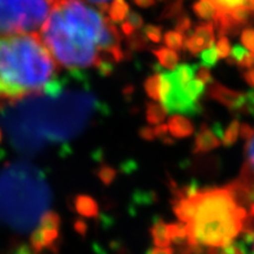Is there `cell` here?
<instances>
[{
	"mask_svg": "<svg viewBox=\"0 0 254 254\" xmlns=\"http://www.w3.org/2000/svg\"><path fill=\"white\" fill-rule=\"evenodd\" d=\"M154 129V134L155 136H158V138H165V136L167 135V133L170 132V129H168V126L165 125V124H159V125L155 126Z\"/></svg>",
	"mask_w": 254,
	"mask_h": 254,
	"instance_id": "41",
	"label": "cell"
},
{
	"mask_svg": "<svg viewBox=\"0 0 254 254\" xmlns=\"http://www.w3.org/2000/svg\"><path fill=\"white\" fill-rule=\"evenodd\" d=\"M140 135L144 139H146V140H153L155 138L154 129H152L151 127H142L140 131Z\"/></svg>",
	"mask_w": 254,
	"mask_h": 254,
	"instance_id": "42",
	"label": "cell"
},
{
	"mask_svg": "<svg viewBox=\"0 0 254 254\" xmlns=\"http://www.w3.org/2000/svg\"><path fill=\"white\" fill-rule=\"evenodd\" d=\"M253 252H254V243H253Z\"/></svg>",
	"mask_w": 254,
	"mask_h": 254,
	"instance_id": "48",
	"label": "cell"
},
{
	"mask_svg": "<svg viewBox=\"0 0 254 254\" xmlns=\"http://www.w3.org/2000/svg\"><path fill=\"white\" fill-rule=\"evenodd\" d=\"M154 71L157 73L152 74L144 82V88L148 97L153 100H159L160 92V65H154Z\"/></svg>",
	"mask_w": 254,
	"mask_h": 254,
	"instance_id": "15",
	"label": "cell"
},
{
	"mask_svg": "<svg viewBox=\"0 0 254 254\" xmlns=\"http://www.w3.org/2000/svg\"><path fill=\"white\" fill-rule=\"evenodd\" d=\"M120 28H122V32H123V34L124 36H125L126 38L127 37H129V36H132L133 33H134V32L136 31L135 28H134V26H133V25L129 23L128 20H124L123 23H122V26H120Z\"/></svg>",
	"mask_w": 254,
	"mask_h": 254,
	"instance_id": "40",
	"label": "cell"
},
{
	"mask_svg": "<svg viewBox=\"0 0 254 254\" xmlns=\"http://www.w3.org/2000/svg\"><path fill=\"white\" fill-rule=\"evenodd\" d=\"M230 14L238 24L246 26L247 24H250L251 18H252V9L249 7H238L232 9Z\"/></svg>",
	"mask_w": 254,
	"mask_h": 254,
	"instance_id": "29",
	"label": "cell"
},
{
	"mask_svg": "<svg viewBox=\"0 0 254 254\" xmlns=\"http://www.w3.org/2000/svg\"><path fill=\"white\" fill-rule=\"evenodd\" d=\"M240 135V124L238 120H233L230 125L227 126V128L224 131L222 134L221 142L225 146H232L234 145L238 140V136Z\"/></svg>",
	"mask_w": 254,
	"mask_h": 254,
	"instance_id": "22",
	"label": "cell"
},
{
	"mask_svg": "<svg viewBox=\"0 0 254 254\" xmlns=\"http://www.w3.org/2000/svg\"><path fill=\"white\" fill-rule=\"evenodd\" d=\"M233 114L236 116H252L254 117V90H250L245 93L243 103Z\"/></svg>",
	"mask_w": 254,
	"mask_h": 254,
	"instance_id": "25",
	"label": "cell"
},
{
	"mask_svg": "<svg viewBox=\"0 0 254 254\" xmlns=\"http://www.w3.org/2000/svg\"><path fill=\"white\" fill-rule=\"evenodd\" d=\"M133 1H134L139 7L142 8H148L155 4V0H133Z\"/></svg>",
	"mask_w": 254,
	"mask_h": 254,
	"instance_id": "46",
	"label": "cell"
},
{
	"mask_svg": "<svg viewBox=\"0 0 254 254\" xmlns=\"http://www.w3.org/2000/svg\"><path fill=\"white\" fill-rule=\"evenodd\" d=\"M109 18L112 23H123L129 14V6L126 0H112L107 8Z\"/></svg>",
	"mask_w": 254,
	"mask_h": 254,
	"instance_id": "12",
	"label": "cell"
},
{
	"mask_svg": "<svg viewBox=\"0 0 254 254\" xmlns=\"http://www.w3.org/2000/svg\"><path fill=\"white\" fill-rule=\"evenodd\" d=\"M151 234L154 245L157 247H170L172 243L167 234V224H165L163 220H158L152 226Z\"/></svg>",
	"mask_w": 254,
	"mask_h": 254,
	"instance_id": "14",
	"label": "cell"
},
{
	"mask_svg": "<svg viewBox=\"0 0 254 254\" xmlns=\"http://www.w3.org/2000/svg\"><path fill=\"white\" fill-rule=\"evenodd\" d=\"M0 138H1V131H0Z\"/></svg>",
	"mask_w": 254,
	"mask_h": 254,
	"instance_id": "47",
	"label": "cell"
},
{
	"mask_svg": "<svg viewBox=\"0 0 254 254\" xmlns=\"http://www.w3.org/2000/svg\"><path fill=\"white\" fill-rule=\"evenodd\" d=\"M167 126L171 134L176 136V138H187V136L192 135L193 132H194L193 124L184 116H180V114H173L168 119Z\"/></svg>",
	"mask_w": 254,
	"mask_h": 254,
	"instance_id": "10",
	"label": "cell"
},
{
	"mask_svg": "<svg viewBox=\"0 0 254 254\" xmlns=\"http://www.w3.org/2000/svg\"><path fill=\"white\" fill-rule=\"evenodd\" d=\"M215 6L217 9L231 12L232 9L238 7H249L253 11L254 9V0H208Z\"/></svg>",
	"mask_w": 254,
	"mask_h": 254,
	"instance_id": "16",
	"label": "cell"
},
{
	"mask_svg": "<svg viewBox=\"0 0 254 254\" xmlns=\"http://www.w3.org/2000/svg\"><path fill=\"white\" fill-rule=\"evenodd\" d=\"M113 24L82 0H60L39 34L59 66L68 71L97 67L107 75L114 64L129 57Z\"/></svg>",
	"mask_w": 254,
	"mask_h": 254,
	"instance_id": "1",
	"label": "cell"
},
{
	"mask_svg": "<svg viewBox=\"0 0 254 254\" xmlns=\"http://www.w3.org/2000/svg\"><path fill=\"white\" fill-rule=\"evenodd\" d=\"M193 12H194L196 17H199L202 20H211L214 18L217 8L208 0H199L193 4Z\"/></svg>",
	"mask_w": 254,
	"mask_h": 254,
	"instance_id": "17",
	"label": "cell"
},
{
	"mask_svg": "<svg viewBox=\"0 0 254 254\" xmlns=\"http://www.w3.org/2000/svg\"><path fill=\"white\" fill-rule=\"evenodd\" d=\"M215 50H217L218 57L220 59H227L230 57L231 53V43L230 39H228L227 36L219 37V40L215 45Z\"/></svg>",
	"mask_w": 254,
	"mask_h": 254,
	"instance_id": "31",
	"label": "cell"
},
{
	"mask_svg": "<svg viewBox=\"0 0 254 254\" xmlns=\"http://www.w3.org/2000/svg\"><path fill=\"white\" fill-rule=\"evenodd\" d=\"M195 77L204 85H209L213 82V78H212L209 68L204 67V66H200V67H198V71L195 73Z\"/></svg>",
	"mask_w": 254,
	"mask_h": 254,
	"instance_id": "36",
	"label": "cell"
},
{
	"mask_svg": "<svg viewBox=\"0 0 254 254\" xmlns=\"http://www.w3.org/2000/svg\"><path fill=\"white\" fill-rule=\"evenodd\" d=\"M58 66L39 33L0 36V109L45 91Z\"/></svg>",
	"mask_w": 254,
	"mask_h": 254,
	"instance_id": "4",
	"label": "cell"
},
{
	"mask_svg": "<svg viewBox=\"0 0 254 254\" xmlns=\"http://www.w3.org/2000/svg\"><path fill=\"white\" fill-rule=\"evenodd\" d=\"M88 1L92 2V4L97 5L98 7L100 8L101 12L107 11V8H109V5H110V0H88Z\"/></svg>",
	"mask_w": 254,
	"mask_h": 254,
	"instance_id": "44",
	"label": "cell"
},
{
	"mask_svg": "<svg viewBox=\"0 0 254 254\" xmlns=\"http://www.w3.org/2000/svg\"><path fill=\"white\" fill-rule=\"evenodd\" d=\"M205 86L206 85L202 84L201 81L198 80V79H195V80L193 79V80L185 87V92L190 99L199 103V99L201 98V95L204 94L205 92Z\"/></svg>",
	"mask_w": 254,
	"mask_h": 254,
	"instance_id": "27",
	"label": "cell"
},
{
	"mask_svg": "<svg viewBox=\"0 0 254 254\" xmlns=\"http://www.w3.org/2000/svg\"><path fill=\"white\" fill-rule=\"evenodd\" d=\"M240 68H251L254 65V57L252 53L247 52V55L244 57L243 60L237 64Z\"/></svg>",
	"mask_w": 254,
	"mask_h": 254,
	"instance_id": "39",
	"label": "cell"
},
{
	"mask_svg": "<svg viewBox=\"0 0 254 254\" xmlns=\"http://www.w3.org/2000/svg\"><path fill=\"white\" fill-rule=\"evenodd\" d=\"M198 71V65H190V64H183V65L178 66L176 69H173V75L179 82L180 86L185 88L193 78L195 77V73Z\"/></svg>",
	"mask_w": 254,
	"mask_h": 254,
	"instance_id": "13",
	"label": "cell"
},
{
	"mask_svg": "<svg viewBox=\"0 0 254 254\" xmlns=\"http://www.w3.org/2000/svg\"><path fill=\"white\" fill-rule=\"evenodd\" d=\"M241 43L247 50L254 51V28H245L241 31Z\"/></svg>",
	"mask_w": 254,
	"mask_h": 254,
	"instance_id": "35",
	"label": "cell"
},
{
	"mask_svg": "<svg viewBox=\"0 0 254 254\" xmlns=\"http://www.w3.org/2000/svg\"><path fill=\"white\" fill-rule=\"evenodd\" d=\"M194 33L205 41L208 47L214 46V24L211 21L200 23L195 26Z\"/></svg>",
	"mask_w": 254,
	"mask_h": 254,
	"instance_id": "19",
	"label": "cell"
},
{
	"mask_svg": "<svg viewBox=\"0 0 254 254\" xmlns=\"http://www.w3.org/2000/svg\"><path fill=\"white\" fill-rule=\"evenodd\" d=\"M208 95L212 99L217 100L218 103L226 106L233 114L243 103L244 98H245V92L231 90V88L225 87L224 85L219 84V82L213 81L211 86L208 87Z\"/></svg>",
	"mask_w": 254,
	"mask_h": 254,
	"instance_id": "8",
	"label": "cell"
},
{
	"mask_svg": "<svg viewBox=\"0 0 254 254\" xmlns=\"http://www.w3.org/2000/svg\"><path fill=\"white\" fill-rule=\"evenodd\" d=\"M245 155H246V161L245 164L254 176V135L247 141L246 148H245Z\"/></svg>",
	"mask_w": 254,
	"mask_h": 254,
	"instance_id": "34",
	"label": "cell"
},
{
	"mask_svg": "<svg viewBox=\"0 0 254 254\" xmlns=\"http://www.w3.org/2000/svg\"><path fill=\"white\" fill-rule=\"evenodd\" d=\"M184 12V0H168L160 19H174Z\"/></svg>",
	"mask_w": 254,
	"mask_h": 254,
	"instance_id": "23",
	"label": "cell"
},
{
	"mask_svg": "<svg viewBox=\"0 0 254 254\" xmlns=\"http://www.w3.org/2000/svg\"><path fill=\"white\" fill-rule=\"evenodd\" d=\"M150 254H174V251L171 247H155Z\"/></svg>",
	"mask_w": 254,
	"mask_h": 254,
	"instance_id": "45",
	"label": "cell"
},
{
	"mask_svg": "<svg viewBox=\"0 0 254 254\" xmlns=\"http://www.w3.org/2000/svg\"><path fill=\"white\" fill-rule=\"evenodd\" d=\"M49 193L45 182L34 168L14 165L0 176V219L19 230L39 221Z\"/></svg>",
	"mask_w": 254,
	"mask_h": 254,
	"instance_id": "5",
	"label": "cell"
},
{
	"mask_svg": "<svg viewBox=\"0 0 254 254\" xmlns=\"http://www.w3.org/2000/svg\"><path fill=\"white\" fill-rule=\"evenodd\" d=\"M166 117V111L160 104L148 103L146 106V119L152 125H159L164 122Z\"/></svg>",
	"mask_w": 254,
	"mask_h": 254,
	"instance_id": "18",
	"label": "cell"
},
{
	"mask_svg": "<svg viewBox=\"0 0 254 254\" xmlns=\"http://www.w3.org/2000/svg\"><path fill=\"white\" fill-rule=\"evenodd\" d=\"M59 221L58 217L50 213L40 220L39 227L32 237V244L36 249L40 250L47 245H51L58 236Z\"/></svg>",
	"mask_w": 254,
	"mask_h": 254,
	"instance_id": "7",
	"label": "cell"
},
{
	"mask_svg": "<svg viewBox=\"0 0 254 254\" xmlns=\"http://www.w3.org/2000/svg\"><path fill=\"white\" fill-rule=\"evenodd\" d=\"M77 208L81 214L91 215L94 213L95 204L93 200L90 198H80L77 201Z\"/></svg>",
	"mask_w": 254,
	"mask_h": 254,
	"instance_id": "32",
	"label": "cell"
},
{
	"mask_svg": "<svg viewBox=\"0 0 254 254\" xmlns=\"http://www.w3.org/2000/svg\"><path fill=\"white\" fill-rule=\"evenodd\" d=\"M127 20L134 26L136 31L140 30V28L144 26V19H142V17L138 13V12H134V11L129 12V14L127 15Z\"/></svg>",
	"mask_w": 254,
	"mask_h": 254,
	"instance_id": "37",
	"label": "cell"
},
{
	"mask_svg": "<svg viewBox=\"0 0 254 254\" xmlns=\"http://www.w3.org/2000/svg\"><path fill=\"white\" fill-rule=\"evenodd\" d=\"M174 213L186 225L187 244L207 247L230 245L243 231L246 209L227 186L198 189L189 185L186 194L173 200Z\"/></svg>",
	"mask_w": 254,
	"mask_h": 254,
	"instance_id": "3",
	"label": "cell"
},
{
	"mask_svg": "<svg viewBox=\"0 0 254 254\" xmlns=\"http://www.w3.org/2000/svg\"><path fill=\"white\" fill-rule=\"evenodd\" d=\"M247 52H249V51L244 49L243 46L234 45L233 49L231 50V57L227 58V63L230 64V65H237V64L241 62L244 57L247 55Z\"/></svg>",
	"mask_w": 254,
	"mask_h": 254,
	"instance_id": "33",
	"label": "cell"
},
{
	"mask_svg": "<svg viewBox=\"0 0 254 254\" xmlns=\"http://www.w3.org/2000/svg\"><path fill=\"white\" fill-rule=\"evenodd\" d=\"M163 39L165 41V45L170 47L173 51H182L184 47V40L185 37L178 31H167L164 34Z\"/></svg>",
	"mask_w": 254,
	"mask_h": 254,
	"instance_id": "24",
	"label": "cell"
},
{
	"mask_svg": "<svg viewBox=\"0 0 254 254\" xmlns=\"http://www.w3.org/2000/svg\"><path fill=\"white\" fill-rule=\"evenodd\" d=\"M174 28L176 31L182 33L184 37H186L187 34H190L192 32V20H190V15L183 12L182 14L178 15L174 21Z\"/></svg>",
	"mask_w": 254,
	"mask_h": 254,
	"instance_id": "28",
	"label": "cell"
},
{
	"mask_svg": "<svg viewBox=\"0 0 254 254\" xmlns=\"http://www.w3.org/2000/svg\"><path fill=\"white\" fill-rule=\"evenodd\" d=\"M167 234L172 243L179 245L184 240L187 239V228L184 222H172L167 224Z\"/></svg>",
	"mask_w": 254,
	"mask_h": 254,
	"instance_id": "20",
	"label": "cell"
},
{
	"mask_svg": "<svg viewBox=\"0 0 254 254\" xmlns=\"http://www.w3.org/2000/svg\"><path fill=\"white\" fill-rule=\"evenodd\" d=\"M254 135V127H252L250 124H243L240 126V136L244 140L249 141L251 138Z\"/></svg>",
	"mask_w": 254,
	"mask_h": 254,
	"instance_id": "38",
	"label": "cell"
},
{
	"mask_svg": "<svg viewBox=\"0 0 254 254\" xmlns=\"http://www.w3.org/2000/svg\"><path fill=\"white\" fill-rule=\"evenodd\" d=\"M243 77L245 79V81L250 85L251 87L254 88V68H251L249 71L243 73Z\"/></svg>",
	"mask_w": 254,
	"mask_h": 254,
	"instance_id": "43",
	"label": "cell"
},
{
	"mask_svg": "<svg viewBox=\"0 0 254 254\" xmlns=\"http://www.w3.org/2000/svg\"><path fill=\"white\" fill-rule=\"evenodd\" d=\"M218 53L215 50V46H211L208 49H206L200 53V65L204 66V67L212 68L217 65L218 63Z\"/></svg>",
	"mask_w": 254,
	"mask_h": 254,
	"instance_id": "26",
	"label": "cell"
},
{
	"mask_svg": "<svg viewBox=\"0 0 254 254\" xmlns=\"http://www.w3.org/2000/svg\"><path fill=\"white\" fill-rule=\"evenodd\" d=\"M127 47L131 51H135V52H140L147 49L148 46V39L146 38L142 31H135L132 36L127 37Z\"/></svg>",
	"mask_w": 254,
	"mask_h": 254,
	"instance_id": "21",
	"label": "cell"
},
{
	"mask_svg": "<svg viewBox=\"0 0 254 254\" xmlns=\"http://www.w3.org/2000/svg\"><path fill=\"white\" fill-rule=\"evenodd\" d=\"M220 144V138L212 131V128H208L207 125L204 124L200 127L199 132L196 133L193 151L195 153H206V152L215 150Z\"/></svg>",
	"mask_w": 254,
	"mask_h": 254,
	"instance_id": "9",
	"label": "cell"
},
{
	"mask_svg": "<svg viewBox=\"0 0 254 254\" xmlns=\"http://www.w3.org/2000/svg\"><path fill=\"white\" fill-rule=\"evenodd\" d=\"M66 85L67 79H57L45 91L0 109L5 128L18 148L33 151L46 142L66 140L90 123L99 105L93 93L85 86Z\"/></svg>",
	"mask_w": 254,
	"mask_h": 254,
	"instance_id": "2",
	"label": "cell"
},
{
	"mask_svg": "<svg viewBox=\"0 0 254 254\" xmlns=\"http://www.w3.org/2000/svg\"><path fill=\"white\" fill-rule=\"evenodd\" d=\"M159 1H161V0H159Z\"/></svg>",
	"mask_w": 254,
	"mask_h": 254,
	"instance_id": "50",
	"label": "cell"
},
{
	"mask_svg": "<svg viewBox=\"0 0 254 254\" xmlns=\"http://www.w3.org/2000/svg\"><path fill=\"white\" fill-rule=\"evenodd\" d=\"M252 55H253V57H254V51H253V53H252Z\"/></svg>",
	"mask_w": 254,
	"mask_h": 254,
	"instance_id": "49",
	"label": "cell"
},
{
	"mask_svg": "<svg viewBox=\"0 0 254 254\" xmlns=\"http://www.w3.org/2000/svg\"><path fill=\"white\" fill-rule=\"evenodd\" d=\"M142 32L148 40L158 44L163 40V28L158 25H146L142 28Z\"/></svg>",
	"mask_w": 254,
	"mask_h": 254,
	"instance_id": "30",
	"label": "cell"
},
{
	"mask_svg": "<svg viewBox=\"0 0 254 254\" xmlns=\"http://www.w3.org/2000/svg\"><path fill=\"white\" fill-rule=\"evenodd\" d=\"M152 53H153L155 58L158 59L159 65L161 67H165L167 69H176V67L179 64L180 57L177 52H174L173 50L166 49V47H158V49L152 50Z\"/></svg>",
	"mask_w": 254,
	"mask_h": 254,
	"instance_id": "11",
	"label": "cell"
},
{
	"mask_svg": "<svg viewBox=\"0 0 254 254\" xmlns=\"http://www.w3.org/2000/svg\"><path fill=\"white\" fill-rule=\"evenodd\" d=\"M60 0H0V36L39 33Z\"/></svg>",
	"mask_w": 254,
	"mask_h": 254,
	"instance_id": "6",
	"label": "cell"
}]
</instances>
